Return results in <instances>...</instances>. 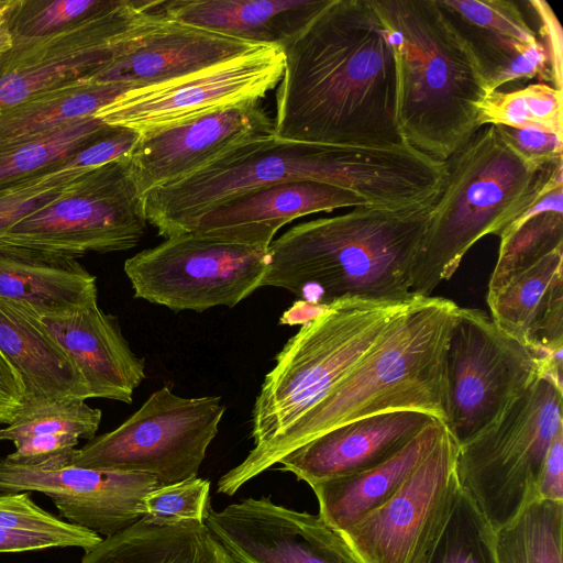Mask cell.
<instances>
[{"label": "cell", "instance_id": "15", "mask_svg": "<svg viewBox=\"0 0 563 563\" xmlns=\"http://www.w3.org/2000/svg\"><path fill=\"white\" fill-rule=\"evenodd\" d=\"M279 46L257 45L195 74L135 88L95 115L109 125L136 132L166 128L250 101H260L284 73Z\"/></svg>", "mask_w": 563, "mask_h": 563}, {"label": "cell", "instance_id": "46", "mask_svg": "<svg viewBox=\"0 0 563 563\" xmlns=\"http://www.w3.org/2000/svg\"><path fill=\"white\" fill-rule=\"evenodd\" d=\"M24 385L18 371L0 352V424L11 423L23 405Z\"/></svg>", "mask_w": 563, "mask_h": 563}, {"label": "cell", "instance_id": "45", "mask_svg": "<svg viewBox=\"0 0 563 563\" xmlns=\"http://www.w3.org/2000/svg\"><path fill=\"white\" fill-rule=\"evenodd\" d=\"M536 500L563 501V430L553 440L542 465Z\"/></svg>", "mask_w": 563, "mask_h": 563}, {"label": "cell", "instance_id": "14", "mask_svg": "<svg viewBox=\"0 0 563 563\" xmlns=\"http://www.w3.org/2000/svg\"><path fill=\"white\" fill-rule=\"evenodd\" d=\"M459 445L443 423L428 455L383 505L340 534L362 563H421L460 492Z\"/></svg>", "mask_w": 563, "mask_h": 563}, {"label": "cell", "instance_id": "8", "mask_svg": "<svg viewBox=\"0 0 563 563\" xmlns=\"http://www.w3.org/2000/svg\"><path fill=\"white\" fill-rule=\"evenodd\" d=\"M562 383L544 373L485 429L457 448L460 488L495 531L536 500L545 456L563 430Z\"/></svg>", "mask_w": 563, "mask_h": 563}, {"label": "cell", "instance_id": "40", "mask_svg": "<svg viewBox=\"0 0 563 563\" xmlns=\"http://www.w3.org/2000/svg\"><path fill=\"white\" fill-rule=\"evenodd\" d=\"M210 482L198 476L157 486L143 499L144 518L155 525H175L196 520L205 522L210 504Z\"/></svg>", "mask_w": 563, "mask_h": 563}, {"label": "cell", "instance_id": "25", "mask_svg": "<svg viewBox=\"0 0 563 563\" xmlns=\"http://www.w3.org/2000/svg\"><path fill=\"white\" fill-rule=\"evenodd\" d=\"M330 0H162L165 18L256 45L284 47Z\"/></svg>", "mask_w": 563, "mask_h": 563}, {"label": "cell", "instance_id": "21", "mask_svg": "<svg viewBox=\"0 0 563 563\" xmlns=\"http://www.w3.org/2000/svg\"><path fill=\"white\" fill-rule=\"evenodd\" d=\"M435 418L399 410L334 428L279 460L280 471L311 485L371 468L393 456Z\"/></svg>", "mask_w": 563, "mask_h": 563}, {"label": "cell", "instance_id": "17", "mask_svg": "<svg viewBox=\"0 0 563 563\" xmlns=\"http://www.w3.org/2000/svg\"><path fill=\"white\" fill-rule=\"evenodd\" d=\"M158 486L142 473L67 465L38 468L0 457V493L48 496L65 521L109 537L143 516V499Z\"/></svg>", "mask_w": 563, "mask_h": 563}, {"label": "cell", "instance_id": "9", "mask_svg": "<svg viewBox=\"0 0 563 563\" xmlns=\"http://www.w3.org/2000/svg\"><path fill=\"white\" fill-rule=\"evenodd\" d=\"M221 400L180 397L165 385L117 429L76 449L71 464L146 474L158 486L196 477L225 412Z\"/></svg>", "mask_w": 563, "mask_h": 563}, {"label": "cell", "instance_id": "23", "mask_svg": "<svg viewBox=\"0 0 563 563\" xmlns=\"http://www.w3.org/2000/svg\"><path fill=\"white\" fill-rule=\"evenodd\" d=\"M0 352L22 378L21 410L68 399H89L81 373L38 313L25 303L1 296Z\"/></svg>", "mask_w": 563, "mask_h": 563}, {"label": "cell", "instance_id": "22", "mask_svg": "<svg viewBox=\"0 0 563 563\" xmlns=\"http://www.w3.org/2000/svg\"><path fill=\"white\" fill-rule=\"evenodd\" d=\"M42 320L75 362L89 398L132 402L134 390L146 376L145 360L131 350L115 316L97 303Z\"/></svg>", "mask_w": 563, "mask_h": 563}, {"label": "cell", "instance_id": "24", "mask_svg": "<svg viewBox=\"0 0 563 563\" xmlns=\"http://www.w3.org/2000/svg\"><path fill=\"white\" fill-rule=\"evenodd\" d=\"M562 263L563 247L486 296L495 324L541 356L563 351Z\"/></svg>", "mask_w": 563, "mask_h": 563}, {"label": "cell", "instance_id": "6", "mask_svg": "<svg viewBox=\"0 0 563 563\" xmlns=\"http://www.w3.org/2000/svg\"><path fill=\"white\" fill-rule=\"evenodd\" d=\"M445 168L416 268L412 292L417 296H431L477 241L498 236L529 205L563 187V161L537 166L498 125L478 129L445 161Z\"/></svg>", "mask_w": 563, "mask_h": 563}, {"label": "cell", "instance_id": "19", "mask_svg": "<svg viewBox=\"0 0 563 563\" xmlns=\"http://www.w3.org/2000/svg\"><path fill=\"white\" fill-rule=\"evenodd\" d=\"M362 206L369 205L342 187L312 180L283 181L210 209L187 232L268 249L277 231L298 218Z\"/></svg>", "mask_w": 563, "mask_h": 563}, {"label": "cell", "instance_id": "29", "mask_svg": "<svg viewBox=\"0 0 563 563\" xmlns=\"http://www.w3.org/2000/svg\"><path fill=\"white\" fill-rule=\"evenodd\" d=\"M134 89L117 82L86 81L33 98L0 113V148L29 141L78 119L95 115Z\"/></svg>", "mask_w": 563, "mask_h": 563}, {"label": "cell", "instance_id": "47", "mask_svg": "<svg viewBox=\"0 0 563 563\" xmlns=\"http://www.w3.org/2000/svg\"><path fill=\"white\" fill-rule=\"evenodd\" d=\"M327 306L316 305L306 300H296L279 318L282 325L307 324L320 314Z\"/></svg>", "mask_w": 563, "mask_h": 563}, {"label": "cell", "instance_id": "32", "mask_svg": "<svg viewBox=\"0 0 563 563\" xmlns=\"http://www.w3.org/2000/svg\"><path fill=\"white\" fill-rule=\"evenodd\" d=\"M104 125L98 117H87L29 141L0 148V194L59 169Z\"/></svg>", "mask_w": 563, "mask_h": 563}, {"label": "cell", "instance_id": "12", "mask_svg": "<svg viewBox=\"0 0 563 563\" xmlns=\"http://www.w3.org/2000/svg\"><path fill=\"white\" fill-rule=\"evenodd\" d=\"M544 373V357L504 333L488 313L459 307L446 350L444 423L456 444L485 429Z\"/></svg>", "mask_w": 563, "mask_h": 563}, {"label": "cell", "instance_id": "10", "mask_svg": "<svg viewBox=\"0 0 563 563\" xmlns=\"http://www.w3.org/2000/svg\"><path fill=\"white\" fill-rule=\"evenodd\" d=\"M129 155L89 169L15 223L2 243L79 258L135 247L147 230Z\"/></svg>", "mask_w": 563, "mask_h": 563}, {"label": "cell", "instance_id": "33", "mask_svg": "<svg viewBox=\"0 0 563 563\" xmlns=\"http://www.w3.org/2000/svg\"><path fill=\"white\" fill-rule=\"evenodd\" d=\"M563 501L534 500L495 533L497 563H563Z\"/></svg>", "mask_w": 563, "mask_h": 563}, {"label": "cell", "instance_id": "3", "mask_svg": "<svg viewBox=\"0 0 563 563\" xmlns=\"http://www.w3.org/2000/svg\"><path fill=\"white\" fill-rule=\"evenodd\" d=\"M459 307L442 297H417L320 402L222 475L218 493L234 495L291 451L358 419L416 410L445 423L446 350Z\"/></svg>", "mask_w": 563, "mask_h": 563}, {"label": "cell", "instance_id": "43", "mask_svg": "<svg viewBox=\"0 0 563 563\" xmlns=\"http://www.w3.org/2000/svg\"><path fill=\"white\" fill-rule=\"evenodd\" d=\"M506 139L528 161L548 167L563 161V139L537 129H512L498 125Z\"/></svg>", "mask_w": 563, "mask_h": 563}, {"label": "cell", "instance_id": "26", "mask_svg": "<svg viewBox=\"0 0 563 563\" xmlns=\"http://www.w3.org/2000/svg\"><path fill=\"white\" fill-rule=\"evenodd\" d=\"M0 296L43 319L98 303L96 276L77 258L0 242Z\"/></svg>", "mask_w": 563, "mask_h": 563}, {"label": "cell", "instance_id": "13", "mask_svg": "<svg viewBox=\"0 0 563 563\" xmlns=\"http://www.w3.org/2000/svg\"><path fill=\"white\" fill-rule=\"evenodd\" d=\"M159 0H124L118 9L64 32L14 42L0 55V113L89 79L162 18Z\"/></svg>", "mask_w": 563, "mask_h": 563}, {"label": "cell", "instance_id": "2", "mask_svg": "<svg viewBox=\"0 0 563 563\" xmlns=\"http://www.w3.org/2000/svg\"><path fill=\"white\" fill-rule=\"evenodd\" d=\"M444 165L411 145H330L274 135L242 144L197 173L142 195L148 224L167 239L185 233L202 213L249 191L283 181L342 187L369 206L411 208L432 203Z\"/></svg>", "mask_w": 563, "mask_h": 563}, {"label": "cell", "instance_id": "44", "mask_svg": "<svg viewBox=\"0 0 563 563\" xmlns=\"http://www.w3.org/2000/svg\"><path fill=\"white\" fill-rule=\"evenodd\" d=\"M539 16L540 33L549 57L550 79L553 87L562 90L563 86V35L561 24L548 2L532 0L529 2Z\"/></svg>", "mask_w": 563, "mask_h": 563}, {"label": "cell", "instance_id": "37", "mask_svg": "<svg viewBox=\"0 0 563 563\" xmlns=\"http://www.w3.org/2000/svg\"><path fill=\"white\" fill-rule=\"evenodd\" d=\"M124 0H16L11 31L14 42L47 37L109 13Z\"/></svg>", "mask_w": 563, "mask_h": 563}, {"label": "cell", "instance_id": "4", "mask_svg": "<svg viewBox=\"0 0 563 563\" xmlns=\"http://www.w3.org/2000/svg\"><path fill=\"white\" fill-rule=\"evenodd\" d=\"M431 208L362 206L299 223L271 243L262 287L320 306L350 297L410 299Z\"/></svg>", "mask_w": 563, "mask_h": 563}, {"label": "cell", "instance_id": "28", "mask_svg": "<svg viewBox=\"0 0 563 563\" xmlns=\"http://www.w3.org/2000/svg\"><path fill=\"white\" fill-rule=\"evenodd\" d=\"M80 563H238L205 522L155 525L142 517L86 551Z\"/></svg>", "mask_w": 563, "mask_h": 563}, {"label": "cell", "instance_id": "7", "mask_svg": "<svg viewBox=\"0 0 563 563\" xmlns=\"http://www.w3.org/2000/svg\"><path fill=\"white\" fill-rule=\"evenodd\" d=\"M419 297L406 300L342 298L301 325L275 357L252 410L258 450L320 402Z\"/></svg>", "mask_w": 563, "mask_h": 563}, {"label": "cell", "instance_id": "27", "mask_svg": "<svg viewBox=\"0 0 563 563\" xmlns=\"http://www.w3.org/2000/svg\"><path fill=\"white\" fill-rule=\"evenodd\" d=\"M443 422L435 419L388 460L361 472L309 485L319 516L341 532L389 499L434 446Z\"/></svg>", "mask_w": 563, "mask_h": 563}, {"label": "cell", "instance_id": "1", "mask_svg": "<svg viewBox=\"0 0 563 563\" xmlns=\"http://www.w3.org/2000/svg\"><path fill=\"white\" fill-rule=\"evenodd\" d=\"M283 51L276 137L368 147L406 143L394 49L371 0H330Z\"/></svg>", "mask_w": 563, "mask_h": 563}, {"label": "cell", "instance_id": "38", "mask_svg": "<svg viewBox=\"0 0 563 563\" xmlns=\"http://www.w3.org/2000/svg\"><path fill=\"white\" fill-rule=\"evenodd\" d=\"M102 412L81 399H68L21 410L15 419L0 429V441L16 442L35 435L71 434L92 440Z\"/></svg>", "mask_w": 563, "mask_h": 563}, {"label": "cell", "instance_id": "34", "mask_svg": "<svg viewBox=\"0 0 563 563\" xmlns=\"http://www.w3.org/2000/svg\"><path fill=\"white\" fill-rule=\"evenodd\" d=\"M537 129L563 139L562 90L531 84L514 91H493L479 107V126Z\"/></svg>", "mask_w": 563, "mask_h": 563}, {"label": "cell", "instance_id": "5", "mask_svg": "<svg viewBox=\"0 0 563 563\" xmlns=\"http://www.w3.org/2000/svg\"><path fill=\"white\" fill-rule=\"evenodd\" d=\"M389 32L404 141L445 162L481 129L492 93L474 46L439 0H371Z\"/></svg>", "mask_w": 563, "mask_h": 563}, {"label": "cell", "instance_id": "39", "mask_svg": "<svg viewBox=\"0 0 563 563\" xmlns=\"http://www.w3.org/2000/svg\"><path fill=\"white\" fill-rule=\"evenodd\" d=\"M460 24L529 43L537 40L518 5L507 0H439Z\"/></svg>", "mask_w": 563, "mask_h": 563}, {"label": "cell", "instance_id": "30", "mask_svg": "<svg viewBox=\"0 0 563 563\" xmlns=\"http://www.w3.org/2000/svg\"><path fill=\"white\" fill-rule=\"evenodd\" d=\"M497 262L487 295L547 254L563 247V187L541 196L520 212L498 235Z\"/></svg>", "mask_w": 563, "mask_h": 563}, {"label": "cell", "instance_id": "41", "mask_svg": "<svg viewBox=\"0 0 563 563\" xmlns=\"http://www.w3.org/2000/svg\"><path fill=\"white\" fill-rule=\"evenodd\" d=\"M88 170L59 168L0 194V240L15 223L59 197L77 177Z\"/></svg>", "mask_w": 563, "mask_h": 563}, {"label": "cell", "instance_id": "16", "mask_svg": "<svg viewBox=\"0 0 563 563\" xmlns=\"http://www.w3.org/2000/svg\"><path fill=\"white\" fill-rule=\"evenodd\" d=\"M205 525L238 563H362L319 514L269 497L245 498L220 511L210 507Z\"/></svg>", "mask_w": 563, "mask_h": 563}, {"label": "cell", "instance_id": "18", "mask_svg": "<svg viewBox=\"0 0 563 563\" xmlns=\"http://www.w3.org/2000/svg\"><path fill=\"white\" fill-rule=\"evenodd\" d=\"M272 135L274 120L260 101L141 133L129 154L133 179L142 197L197 173L242 144Z\"/></svg>", "mask_w": 563, "mask_h": 563}, {"label": "cell", "instance_id": "11", "mask_svg": "<svg viewBox=\"0 0 563 563\" xmlns=\"http://www.w3.org/2000/svg\"><path fill=\"white\" fill-rule=\"evenodd\" d=\"M268 249L199 232L165 239L124 262L134 297L173 311L232 308L262 287Z\"/></svg>", "mask_w": 563, "mask_h": 563}, {"label": "cell", "instance_id": "42", "mask_svg": "<svg viewBox=\"0 0 563 563\" xmlns=\"http://www.w3.org/2000/svg\"><path fill=\"white\" fill-rule=\"evenodd\" d=\"M139 136V132L129 128L106 124L70 155L63 167L92 169L128 156Z\"/></svg>", "mask_w": 563, "mask_h": 563}, {"label": "cell", "instance_id": "48", "mask_svg": "<svg viewBox=\"0 0 563 563\" xmlns=\"http://www.w3.org/2000/svg\"><path fill=\"white\" fill-rule=\"evenodd\" d=\"M16 0H0V55L13 46L11 18Z\"/></svg>", "mask_w": 563, "mask_h": 563}, {"label": "cell", "instance_id": "35", "mask_svg": "<svg viewBox=\"0 0 563 563\" xmlns=\"http://www.w3.org/2000/svg\"><path fill=\"white\" fill-rule=\"evenodd\" d=\"M455 23L474 46L490 92L511 81L534 77L551 81L549 57L538 38L525 43Z\"/></svg>", "mask_w": 563, "mask_h": 563}, {"label": "cell", "instance_id": "31", "mask_svg": "<svg viewBox=\"0 0 563 563\" xmlns=\"http://www.w3.org/2000/svg\"><path fill=\"white\" fill-rule=\"evenodd\" d=\"M101 541L98 533L37 506L27 492L0 493V553L69 547L86 552Z\"/></svg>", "mask_w": 563, "mask_h": 563}, {"label": "cell", "instance_id": "20", "mask_svg": "<svg viewBox=\"0 0 563 563\" xmlns=\"http://www.w3.org/2000/svg\"><path fill=\"white\" fill-rule=\"evenodd\" d=\"M163 16L89 81L130 85L134 89L178 79L256 47Z\"/></svg>", "mask_w": 563, "mask_h": 563}, {"label": "cell", "instance_id": "36", "mask_svg": "<svg viewBox=\"0 0 563 563\" xmlns=\"http://www.w3.org/2000/svg\"><path fill=\"white\" fill-rule=\"evenodd\" d=\"M495 533L460 488L444 529L421 563H497Z\"/></svg>", "mask_w": 563, "mask_h": 563}]
</instances>
